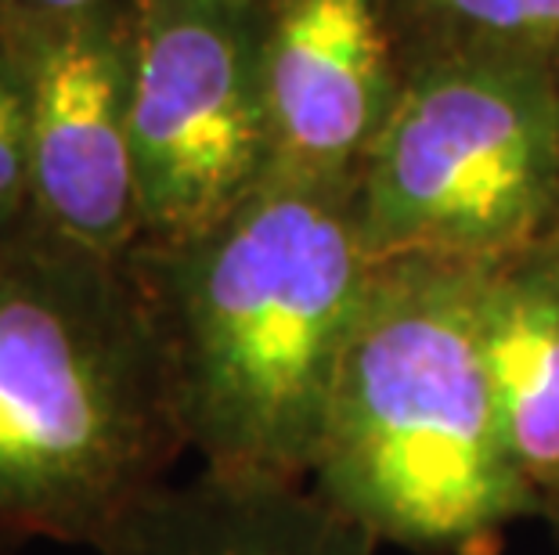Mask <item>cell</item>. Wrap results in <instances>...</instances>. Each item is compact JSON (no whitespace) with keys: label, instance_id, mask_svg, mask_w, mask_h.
I'll return each mask as SVG.
<instances>
[{"label":"cell","instance_id":"obj_4","mask_svg":"<svg viewBox=\"0 0 559 555\" xmlns=\"http://www.w3.org/2000/svg\"><path fill=\"white\" fill-rule=\"evenodd\" d=\"M354 198L372 267H487L538 250L559 206L552 80L513 62L430 69L397 91Z\"/></svg>","mask_w":559,"mask_h":555},{"label":"cell","instance_id":"obj_9","mask_svg":"<svg viewBox=\"0 0 559 555\" xmlns=\"http://www.w3.org/2000/svg\"><path fill=\"white\" fill-rule=\"evenodd\" d=\"M480 347L523 480L559 505V267L531 250L480 267Z\"/></svg>","mask_w":559,"mask_h":555},{"label":"cell","instance_id":"obj_8","mask_svg":"<svg viewBox=\"0 0 559 555\" xmlns=\"http://www.w3.org/2000/svg\"><path fill=\"white\" fill-rule=\"evenodd\" d=\"M379 541L304 480L199 469L159 483L109 527L98 555H379Z\"/></svg>","mask_w":559,"mask_h":555},{"label":"cell","instance_id":"obj_16","mask_svg":"<svg viewBox=\"0 0 559 555\" xmlns=\"http://www.w3.org/2000/svg\"><path fill=\"white\" fill-rule=\"evenodd\" d=\"M0 555H11V552H0Z\"/></svg>","mask_w":559,"mask_h":555},{"label":"cell","instance_id":"obj_3","mask_svg":"<svg viewBox=\"0 0 559 555\" xmlns=\"http://www.w3.org/2000/svg\"><path fill=\"white\" fill-rule=\"evenodd\" d=\"M480 267L372 270L343 347L311 487L379 545L487 555L545 505L509 451L477 317Z\"/></svg>","mask_w":559,"mask_h":555},{"label":"cell","instance_id":"obj_12","mask_svg":"<svg viewBox=\"0 0 559 555\" xmlns=\"http://www.w3.org/2000/svg\"><path fill=\"white\" fill-rule=\"evenodd\" d=\"M29 8V15H47V19H69V15H91L102 0H22Z\"/></svg>","mask_w":559,"mask_h":555},{"label":"cell","instance_id":"obj_1","mask_svg":"<svg viewBox=\"0 0 559 555\" xmlns=\"http://www.w3.org/2000/svg\"><path fill=\"white\" fill-rule=\"evenodd\" d=\"M202 469L311 480L372 260L354 184L267 177L221 224L127 256Z\"/></svg>","mask_w":559,"mask_h":555},{"label":"cell","instance_id":"obj_5","mask_svg":"<svg viewBox=\"0 0 559 555\" xmlns=\"http://www.w3.org/2000/svg\"><path fill=\"white\" fill-rule=\"evenodd\" d=\"M130 152L145 245L195 239L267 181L257 4L141 0L130 40Z\"/></svg>","mask_w":559,"mask_h":555},{"label":"cell","instance_id":"obj_13","mask_svg":"<svg viewBox=\"0 0 559 555\" xmlns=\"http://www.w3.org/2000/svg\"><path fill=\"white\" fill-rule=\"evenodd\" d=\"M545 519H549V523L556 527V534H559V505H556V509H552L549 516H545Z\"/></svg>","mask_w":559,"mask_h":555},{"label":"cell","instance_id":"obj_11","mask_svg":"<svg viewBox=\"0 0 559 555\" xmlns=\"http://www.w3.org/2000/svg\"><path fill=\"white\" fill-rule=\"evenodd\" d=\"M487 37L520 47H559V0H433Z\"/></svg>","mask_w":559,"mask_h":555},{"label":"cell","instance_id":"obj_15","mask_svg":"<svg viewBox=\"0 0 559 555\" xmlns=\"http://www.w3.org/2000/svg\"><path fill=\"white\" fill-rule=\"evenodd\" d=\"M242 4H257V0H242Z\"/></svg>","mask_w":559,"mask_h":555},{"label":"cell","instance_id":"obj_6","mask_svg":"<svg viewBox=\"0 0 559 555\" xmlns=\"http://www.w3.org/2000/svg\"><path fill=\"white\" fill-rule=\"evenodd\" d=\"M15 58L29 109L33 209L83 250L127 260L141 242L130 152V47L91 15H29Z\"/></svg>","mask_w":559,"mask_h":555},{"label":"cell","instance_id":"obj_7","mask_svg":"<svg viewBox=\"0 0 559 555\" xmlns=\"http://www.w3.org/2000/svg\"><path fill=\"white\" fill-rule=\"evenodd\" d=\"M271 173L354 184L394 109L376 0H278L264 26Z\"/></svg>","mask_w":559,"mask_h":555},{"label":"cell","instance_id":"obj_14","mask_svg":"<svg viewBox=\"0 0 559 555\" xmlns=\"http://www.w3.org/2000/svg\"><path fill=\"white\" fill-rule=\"evenodd\" d=\"M549 256H552V264H556V267H559V245H556V250H552V253H549Z\"/></svg>","mask_w":559,"mask_h":555},{"label":"cell","instance_id":"obj_2","mask_svg":"<svg viewBox=\"0 0 559 555\" xmlns=\"http://www.w3.org/2000/svg\"><path fill=\"white\" fill-rule=\"evenodd\" d=\"M188 455L127 260L40 217L0 239V552L94 548Z\"/></svg>","mask_w":559,"mask_h":555},{"label":"cell","instance_id":"obj_10","mask_svg":"<svg viewBox=\"0 0 559 555\" xmlns=\"http://www.w3.org/2000/svg\"><path fill=\"white\" fill-rule=\"evenodd\" d=\"M37 217L33 209L29 109L22 73L8 47H0V239L22 231Z\"/></svg>","mask_w":559,"mask_h":555}]
</instances>
